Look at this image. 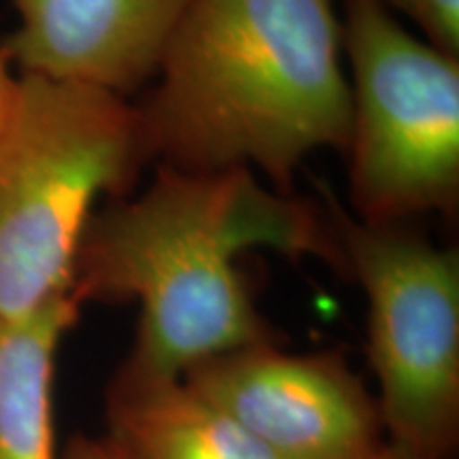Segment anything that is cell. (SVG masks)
Here are the masks:
<instances>
[{
    "label": "cell",
    "instance_id": "30bf717a",
    "mask_svg": "<svg viewBox=\"0 0 459 459\" xmlns=\"http://www.w3.org/2000/svg\"><path fill=\"white\" fill-rule=\"evenodd\" d=\"M392 13H402L436 49L459 57V0H377Z\"/></svg>",
    "mask_w": 459,
    "mask_h": 459
},
{
    "label": "cell",
    "instance_id": "8fae6325",
    "mask_svg": "<svg viewBox=\"0 0 459 459\" xmlns=\"http://www.w3.org/2000/svg\"><path fill=\"white\" fill-rule=\"evenodd\" d=\"M62 459H134L108 434H77L66 443Z\"/></svg>",
    "mask_w": 459,
    "mask_h": 459
},
{
    "label": "cell",
    "instance_id": "7c38bea8",
    "mask_svg": "<svg viewBox=\"0 0 459 459\" xmlns=\"http://www.w3.org/2000/svg\"><path fill=\"white\" fill-rule=\"evenodd\" d=\"M9 65L11 62L4 57L3 49H0V136L9 130L17 113V107H20L22 79L13 77Z\"/></svg>",
    "mask_w": 459,
    "mask_h": 459
},
{
    "label": "cell",
    "instance_id": "4fadbf2b",
    "mask_svg": "<svg viewBox=\"0 0 459 459\" xmlns=\"http://www.w3.org/2000/svg\"><path fill=\"white\" fill-rule=\"evenodd\" d=\"M361 459H423V457H417V455H412V453L402 451V449H398V446L389 445L385 440V443L378 446L377 451H372L370 455H366Z\"/></svg>",
    "mask_w": 459,
    "mask_h": 459
},
{
    "label": "cell",
    "instance_id": "7a4b0ae2",
    "mask_svg": "<svg viewBox=\"0 0 459 459\" xmlns=\"http://www.w3.org/2000/svg\"><path fill=\"white\" fill-rule=\"evenodd\" d=\"M134 111L147 162L260 170L279 194L317 149H347L336 0H189Z\"/></svg>",
    "mask_w": 459,
    "mask_h": 459
},
{
    "label": "cell",
    "instance_id": "5b68a950",
    "mask_svg": "<svg viewBox=\"0 0 459 459\" xmlns=\"http://www.w3.org/2000/svg\"><path fill=\"white\" fill-rule=\"evenodd\" d=\"M344 273L368 302V361L389 445L451 459L459 443V254L412 223L355 220L324 189Z\"/></svg>",
    "mask_w": 459,
    "mask_h": 459
},
{
    "label": "cell",
    "instance_id": "ba28073f",
    "mask_svg": "<svg viewBox=\"0 0 459 459\" xmlns=\"http://www.w3.org/2000/svg\"><path fill=\"white\" fill-rule=\"evenodd\" d=\"M108 436L134 459H277L183 377L130 364L107 387Z\"/></svg>",
    "mask_w": 459,
    "mask_h": 459
},
{
    "label": "cell",
    "instance_id": "6da1fadb",
    "mask_svg": "<svg viewBox=\"0 0 459 459\" xmlns=\"http://www.w3.org/2000/svg\"><path fill=\"white\" fill-rule=\"evenodd\" d=\"M268 247L317 257L344 273L324 206L264 186L249 169L186 172L158 164L145 192L115 198L90 217L73 268V291L90 300L141 304L126 359L156 375L254 344L277 342L257 311L238 257Z\"/></svg>",
    "mask_w": 459,
    "mask_h": 459
},
{
    "label": "cell",
    "instance_id": "8992f818",
    "mask_svg": "<svg viewBox=\"0 0 459 459\" xmlns=\"http://www.w3.org/2000/svg\"><path fill=\"white\" fill-rule=\"evenodd\" d=\"M183 378L277 459H361L385 443L375 394L341 351L264 342L200 361Z\"/></svg>",
    "mask_w": 459,
    "mask_h": 459
},
{
    "label": "cell",
    "instance_id": "9c48e42d",
    "mask_svg": "<svg viewBox=\"0 0 459 459\" xmlns=\"http://www.w3.org/2000/svg\"><path fill=\"white\" fill-rule=\"evenodd\" d=\"M82 307L68 294L26 317L0 319V459H57L56 358Z\"/></svg>",
    "mask_w": 459,
    "mask_h": 459
},
{
    "label": "cell",
    "instance_id": "3957f363",
    "mask_svg": "<svg viewBox=\"0 0 459 459\" xmlns=\"http://www.w3.org/2000/svg\"><path fill=\"white\" fill-rule=\"evenodd\" d=\"M20 79V107L0 136V319L74 294V255L96 200L124 198L149 164L128 99Z\"/></svg>",
    "mask_w": 459,
    "mask_h": 459
},
{
    "label": "cell",
    "instance_id": "277c9868",
    "mask_svg": "<svg viewBox=\"0 0 459 459\" xmlns=\"http://www.w3.org/2000/svg\"><path fill=\"white\" fill-rule=\"evenodd\" d=\"M351 79L349 204L366 223L459 209V57L436 49L377 0H341Z\"/></svg>",
    "mask_w": 459,
    "mask_h": 459
},
{
    "label": "cell",
    "instance_id": "52a82bcc",
    "mask_svg": "<svg viewBox=\"0 0 459 459\" xmlns=\"http://www.w3.org/2000/svg\"><path fill=\"white\" fill-rule=\"evenodd\" d=\"M17 28L0 49L22 74L128 99L156 77L189 0H11Z\"/></svg>",
    "mask_w": 459,
    "mask_h": 459
}]
</instances>
